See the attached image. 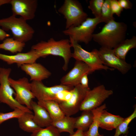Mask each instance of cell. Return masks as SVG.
I'll return each mask as SVG.
<instances>
[{
    "mask_svg": "<svg viewBox=\"0 0 136 136\" xmlns=\"http://www.w3.org/2000/svg\"><path fill=\"white\" fill-rule=\"evenodd\" d=\"M69 39H62L56 41L51 38L47 41H41L33 45L31 49L35 51L40 57H45L50 55L60 56L63 58L64 64L62 68L66 71L70 60L72 57Z\"/></svg>",
    "mask_w": 136,
    "mask_h": 136,
    "instance_id": "6da1fadb",
    "label": "cell"
},
{
    "mask_svg": "<svg viewBox=\"0 0 136 136\" xmlns=\"http://www.w3.org/2000/svg\"><path fill=\"white\" fill-rule=\"evenodd\" d=\"M127 25L115 20L106 23L99 32L93 34L92 39L101 47L111 49L125 39Z\"/></svg>",
    "mask_w": 136,
    "mask_h": 136,
    "instance_id": "7a4b0ae2",
    "label": "cell"
},
{
    "mask_svg": "<svg viewBox=\"0 0 136 136\" xmlns=\"http://www.w3.org/2000/svg\"><path fill=\"white\" fill-rule=\"evenodd\" d=\"M0 26L4 31H11L14 39L25 43L32 39L35 32L26 20L13 15L0 19Z\"/></svg>",
    "mask_w": 136,
    "mask_h": 136,
    "instance_id": "3957f363",
    "label": "cell"
},
{
    "mask_svg": "<svg viewBox=\"0 0 136 136\" xmlns=\"http://www.w3.org/2000/svg\"><path fill=\"white\" fill-rule=\"evenodd\" d=\"M103 22L100 18L88 17L80 25L63 31V33L75 42L88 44L92 39L93 32L96 26Z\"/></svg>",
    "mask_w": 136,
    "mask_h": 136,
    "instance_id": "277c9868",
    "label": "cell"
},
{
    "mask_svg": "<svg viewBox=\"0 0 136 136\" xmlns=\"http://www.w3.org/2000/svg\"><path fill=\"white\" fill-rule=\"evenodd\" d=\"M12 70L0 67V102L6 104L13 110L19 109L31 112V110L19 103L15 98V93L11 86L9 78Z\"/></svg>",
    "mask_w": 136,
    "mask_h": 136,
    "instance_id": "5b68a950",
    "label": "cell"
},
{
    "mask_svg": "<svg viewBox=\"0 0 136 136\" xmlns=\"http://www.w3.org/2000/svg\"><path fill=\"white\" fill-rule=\"evenodd\" d=\"M58 11L66 20L65 29L79 26L88 18L81 4L77 0H65Z\"/></svg>",
    "mask_w": 136,
    "mask_h": 136,
    "instance_id": "8992f818",
    "label": "cell"
},
{
    "mask_svg": "<svg viewBox=\"0 0 136 136\" xmlns=\"http://www.w3.org/2000/svg\"><path fill=\"white\" fill-rule=\"evenodd\" d=\"M69 40L71 47L74 49L72 57L76 60L81 61L87 64L93 72L98 70L112 71L114 70L104 65L98 55L97 50L95 49L91 52L87 51L71 38H69Z\"/></svg>",
    "mask_w": 136,
    "mask_h": 136,
    "instance_id": "52a82bcc",
    "label": "cell"
},
{
    "mask_svg": "<svg viewBox=\"0 0 136 136\" xmlns=\"http://www.w3.org/2000/svg\"><path fill=\"white\" fill-rule=\"evenodd\" d=\"M113 94L112 90L107 89L103 85L90 89L87 92L81 105L80 111H92L97 108Z\"/></svg>",
    "mask_w": 136,
    "mask_h": 136,
    "instance_id": "ba28073f",
    "label": "cell"
},
{
    "mask_svg": "<svg viewBox=\"0 0 136 136\" xmlns=\"http://www.w3.org/2000/svg\"><path fill=\"white\" fill-rule=\"evenodd\" d=\"M9 81L15 92L16 100L31 110V103L35 97L31 90V83L28 79L23 77L15 80L9 77Z\"/></svg>",
    "mask_w": 136,
    "mask_h": 136,
    "instance_id": "9c48e42d",
    "label": "cell"
},
{
    "mask_svg": "<svg viewBox=\"0 0 136 136\" xmlns=\"http://www.w3.org/2000/svg\"><path fill=\"white\" fill-rule=\"evenodd\" d=\"M90 90L89 88H84L80 84L74 87L71 91V95L70 99L59 103L65 115L71 116L80 111L82 103Z\"/></svg>",
    "mask_w": 136,
    "mask_h": 136,
    "instance_id": "30bf717a",
    "label": "cell"
},
{
    "mask_svg": "<svg viewBox=\"0 0 136 136\" xmlns=\"http://www.w3.org/2000/svg\"><path fill=\"white\" fill-rule=\"evenodd\" d=\"M31 83L32 91L38 101L54 100L59 92L71 90L74 87L61 84L51 87L45 86L42 81H32Z\"/></svg>",
    "mask_w": 136,
    "mask_h": 136,
    "instance_id": "8fae6325",
    "label": "cell"
},
{
    "mask_svg": "<svg viewBox=\"0 0 136 136\" xmlns=\"http://www.w3.org/2000/svg\"><path fill=\"white\" fill-rule=\"evenodd\" d=\"M98 55L105 65L116 69L123 74L127 73L131 69L130 64L121 59L114 54L113 49L101 47L98 50Z\"/></svg>",
    "mask_w": 136,
    "mask_h": 136,
    "instance_id": "7c38bea8",
    "label": "cell"
},
{
    "mask_svg": "<svg viewBox=\"0 0 136 136\" xmlns=\"http://www.w3.org/2000/svg\"><path fill=\"white\" fill-rule=\"evenodd\" d=\"M93 72L87 64L81 61L76 60L73 68L60 79L61 84L74 87L80 84L81 79L85 74Z\"/></svg>",
    "mask_w": 136,
    "mask_h": 136,
    "instance_id": "4fadbf2b",
    "label": "cell"
},
{
    "mask_svg": "<svg viewBox=\"0 0 136 136\" xmlns=\"http://www.w3.org/2000/svg\"><path fill=\"white\" fill-rule=\"evenodd\" d=\"M12 15H19L25 20L33 19L38 5L37 0H11Z\"/></svg>",
    "mask_w": 136,
    "mask_h": 136,
    "instance_id": "5bb4252c",
    "label": "cell"
},
{
    "mask_svg": "<svg viewBox=\"0 0 136 136\" xmlns=\"http://www.w3.org/2000/svg\"><path fill=\"white\" fill-rule=\"evenodd\" d=\"M40 57L34 50H30L26 53H19L14 55H8L0 53V60L9 64H16L19 67L24 64L36 62Z\"/></svg>",
    "mask_w": 136,
    "mask_h": 136,
    "instance_id": "9a60e30c",
    "label": "cell"
},
{
    "mask_svg": "<svg viewBox=\"0 0 136 136\" xmlns=\"http://www.w3.org/2000/svg\"><path fill=\"white\" fill-rule=\"evenodd\" d=\"M21 69L29 76L30 80L42 81L51 75V73L41 64L36 62L21 65Z\"/></svg>",
    "mask_w": 136,
    "mask_h": 136,
    "instance_id": "2e32d148",
    "label": "cell"
},
{
    "mask_svg": "<svg viewBox=\"0 0 136 136\" xmlns=\"http://www.w3.org/2000/svg\"><path fill=\"white\" fill-rule=\"evenodd\" d=\"M31 110L34 112V120L39 127L44 128L52 125V119L44 107L33 100L31 102Z\"/></svg>",
    "mask_w": 136,
    "mask_h": 136,
    "instance_id": "e0dca14e",
    "label": "cell"
},
{
    "mask_svg": "<svg viewBox=\"0 0 136 136\" xmlns=\"http://www.w3.org/2000/svg\"><path fill=\"white\" fill-rule=\"evenodd\" d=\"M124 118L119 115L112 114L104 110L99 120V127L108 130L116 129Z\"/></svg>",
    "mask_w": 136,
    "mask_h": 136,
    "instance_id": "ac0fdd59",
    "label": "cell"
},
{
    "mask_svg": "<svg viewBox=\"0 0 136 136\" xmlns=\"http://www.w3.org/2000/svg\"><path fill=\"white\" fill-rule=\"evenodd\" d=\"M38 104L44 107L49 113L52 122L57 121L65 115L58 103L54 100L38 101Z\"/></svg>",
    "mask_w": 136,
    "mask_h": 136,
    "instance_id": "d6986e66",
    "label": "cell"
},
{
    "mask_svg": "<svg viewBox=\"0 0 136 136\" xmlns=\"http://www.w3.org/2000/svg\"><path fill=\"white\" fill-rule=\"evenodd\" d=\"M136 47V37L125 39L113 49L115 55L120 59L125 60L126 55L131 49Z\"/></svg>",
    "mask_w": 136,
    "mask_h": 136,
    "instance_id": "ffe728a7",
    "label": "cell"
},
{
    "mask_svg": "<svg viewBox=\"0 0 136 136\" xmlns=\"http://www.w3.org/2000/svg\"><path fill=\"white\" fill-rule=\"evenodd\" d=\"M32 112H25L18 119L19 127L24 131L33 133L40 128L35 121Z\"/></svg>",
    "mask_w": 136,
    "mask_h": 136,
    "instance_id": "44dd1931",
    "label": "cell"
},
{
    "mask_svg": "<svg viewBox=\"0 0 136 136\" xmlns=\"http://www.w3.org/2000/svg\"><path fill=\"white\" fill-rule=\"evenodd\" d=\"M76 117L65 116L56 121L53 122L52 125L55 127L60 133L63 132H68L70 135L75 132V124Z\"/></svg>",
    "mask_w": 136,
    "mask_h": 136,
    "instance_id": "7402d4cb",
    "label": "cell"
},
{
    "mask_svg": "<svg viewBox=\"0 0 136 136\" xmlns=\"http://www.w3.org/2000/svg\"><path fill=\"white\" fill-rule=\"evenodd\" d=\"M106 108L104 104L92 110L93 114V120L88 130L85 131L84 136H99L100 135L98 130L99 118L101 112Z\"/></svg>",
    "mask_w": 136,
    "mask_h": 136,
    "instance_id": "603a6c76",
    "label": "cell"
},
{
    "mask_svg": "<svg viewBox=\"0 0 136 136\" xmlns=\"http://www.w3.org/2000/svg\"><path fill=\"white\" fill-rule=\"evenodd\" d=\"M93 119V114L92 111H83L81 115L76 117L75 128L86 131L92 123Z\"/></svg>",
    "mask_w": 136,
    "mask_h": 136,
    "instance_id": "cb8c5ba5",
    "label": "cell"
},
{
    "mask_svg": "<svg viewBox=\"0 0 136 136\" xmlns=\"http://www.w3.org/2000/svg\"><path fill=\"white\" fill-rule=\"evenodd\" d=\"M25 46V43L7 38L0 43V49L8 51L12 53H21Z\"/></svg>",
    "mask_w": 136,
    "mask_h": 136,
    "instance_id": "d4e9b609",
    "label": "cell"
},
{
    "mask_svg": "<svg viewBox=\"0 0 136 136\" xmlns=\"http://www.w3.org/2000/svg\"><path fill=\"white\" fill-rule=\"evenodd\" d=\"M136 117V108L130 116L124 118L122 122L116 128V131L114 136H119L122 134L126 135L128 133V126L130 123Z\"/></svg>",
    "mask_w": 136,
    "mask_h": 136,
    "instance_id": "484cf974",
    "label": "cell"
},
{
    "mask_svg": "<svg viewBox=\"0 0 136 136\" xmlns=\"http://www.w3.org/2000/svg\"><path fill=\"white\" fill-rule=\"evenodd\" d=\"M100 18L102 19L103 22L106 23L115 20L111 8L110 0L104 1L101 8Z\"/></svg>",
    "mask_w": 136,
    "mask_h": 136,
    "instance_id": "4316f807",
    "label": "cell"
},
{
    "mask_svg": "<svg viewBox=\"0 0 136 136\" xmlns=\"http://www.w3.org/2000/svg\"><path fill=\"white\" fill-rule=\"evenodd\" d=\"M30 136H60V133L54 126L51 125L41 128L31 134Z\"/></svg>",
    "mask_w": 136,
    "mask_h": 136,
    "instance_id": "83f0119b",
    "label": "cell"
},
{
    "mask_svg": "<svg viewBox=\"0 0 136 136\" xmlns=\"http://www.w3.org/2000/svg\"><path fill=\"white\" fill-rule=\"evenodd\" d=\"M104 0H91L89 1L88 8L90 10L95 17L100 18Z\"/></svg>",
    "mask_w": 136,
    "mask_h": 136,
    "instance_id": "f1b7e54d",
    "label": "cell"
},
{
    "mask_svg": "<svg viewBox=\"0 0 136 136\" xmlns=\"http://www.w3.org/2000/svg\"><path fill=\"white\" fill-rule=\"evenodd\" d=\"M12 112L6 113L0 112V124L8 120L14 118H18L26 112L19 109L13 110Z\"/></svg>",
    "mask_w": 136,
    "mask_h": 136,
    "instance_id": "f546056e",
    "label": "cell"
},
{
    "mask_svg": "<svg viewBox=\"0 0 136 136\" xmlns=\"http://www.w3.org/2000/svg\"><path fill=\"white\" fill-rule=\"evenodd\" d=\"M110 5L112 14H115L118 17L120 16L123 9L120 6L118 1L110 0Z\"/></svg>",
    "mask_w": 136,
    "mask_h": 136,
    "instance_id": "4dcf8cb0",
    "label": "cell"
},
{
    "mask_svg": "<svg viewBox=\"0 0 136 136\" xmlns=\"http://www.w3.org/2000/svg\"><path fill=\"white\" fill-rule=\"evenodd\" d=\"M120 6L125 9H131L132 7V4L128 0H119L118 1Z\"/></svg>",
    "mask_w": 136,
    "mask_h": 136,
    "instance_id": "1f68e13d",
    "label": "cell"
},
{
    "mask_svg": "<svg viewBox=\"0 0 136 136\" xmlns=\"http://www.w3.org/2000/svg\"><path fill=\"white\" fill-rule=\"evenodd\" d=\"M88 74L83 75L81 79L80 84L83 87L86 88H89L88 85Z\"/></svg>",
    "mask_w": 136,
    "mask_h": 136,
    "instance_id": "d6a6232c",
    "label": "cell"
},
{
    "mask_svg": "<svg viewBox=\"0 0 136 136\" xmlns=\"http://www.w3.org/2000/svg\"><path fill=\"white\" fill-rule=\"evenodd\" d=\"M10 35L4 30L0 28V41H3L6 38H8Z\"/></svg>",
    "mask_w": 136,
    "mask_h": 136,
    "instance_id": "836d02e7",
    "label": "cell"
},
{
    "mask_svg": "<svg viewBox=\"0 0 136 136\" xmlns=\"http://www.w3.org/2000/svg\"><path fill=\"white\" fill-rule=\"evenodd\" d=\"M85 132L80 129H77L70 136H84Z\"/></svg>",
    "mask_w": 136,
    "mask_h": 136,
    "instance_id": "e575fe53",
    "label": "cell"
},
{
    "mask_svg": "<svg viewBox=\"0 0 136 136\" xmlns=\"http://www.w3.org/2000/svg\"><path fill=\"white\" fill-rule=\"evenodd\" d=\"M11 0H0V7L6 4H9Z\"/></svg>",
    "mask_w": 136,
    "mask_h": 136,
    "instance_id": "d590c367",
    "label": "cell"
},
{
    "mask_svg": "<svg viewBox=\"0 0 136 136\" xmlns=\"http://www.w3.org/2000/svg\"><path fill=\"white\" fill-rule=\"evenodd\" d=\"M99 136H104L103 135H99Z\"/></svg>",
    "mask_w": 136,
    "mask_h": 136,
    "instance_id": "8d00e7d4",
    "label": "cell"
}]
</instances>
